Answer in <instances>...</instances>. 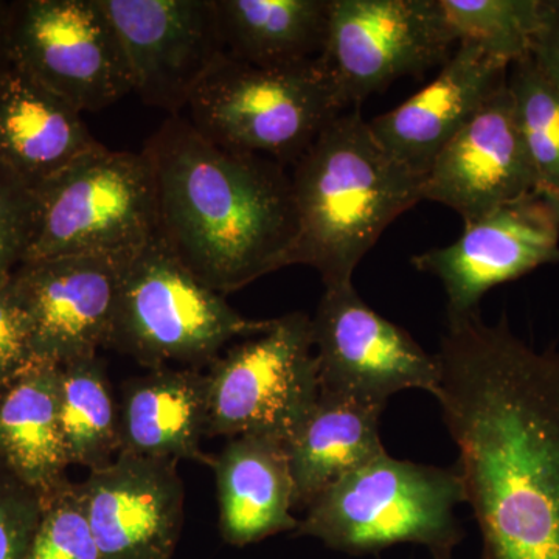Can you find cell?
Here are the masks:
<instances>
[{
  "label": "cell",
  "instance_id": "ac0fdd59",
  "mask_svg": "<svg viewBox=\"0 0 559 559\" xmlns=\"http://www.w3.org/2000/svg\"><path fill=\"white\" fill-rule=\"evenodd\" d=\"M103 143L83 114L7 62L0 69V165L38 190Z\"/></svg>",
  "mask_w": 559,
  "mask_h": 559
},
{
  "label": "cell",
  "instance_id": "e0dca14e",
  "mask_svg": "<svg viewBox=\"0 0 559 559\" xmlns=\"http://www.w3.org/2000/svg\"><path fill=\"white\" fill-rule=\"evenodd\" d=\"M510 66L473 44H459L436 80L369 120L374 138L411 170L426 176L441 150L503 86Z\"/></svg>",
  "mask_w": 559,
  "mask_h": 559
},
{
  "label": "cell",
  "instance_id": "4fadbf2b",
  "mask_svg": "<svg viewBox=\"0 0 559 559\" xmlns=\"http://www.w3.org/2000/svg\"><path fill=\"white\" fill-rule=\"evenodd\" d=\"M119 36L132 94L180 116L227 57L215 0H100Z\"/></svg>",
  "mask_w": 559,
  "mask_h": 559
},
{
  "label": "cell",
  "instance_id": "30bf717a",
  "mask_svg": "<svg viewBox=\"0 0 559 559\" xmlns=\"http://www.w3.org/2000/svg\"><path fill=\"white\" fill-rule=\"evenodd\" d=\"M454 46L439 0H330L316 60L348 110L393 81L444 64Z\"/></svg>",
  "mask_w": 559,
  "mask_h": 559
},
{
  "label": "cell",
  "instance_id": "d6986e66",
  "mask_svg": "<svg viewBox=\"0 0 559 559\" xmlns=\"http://www.w3.org/2000/svg\"><path fill=\"white\" fill-rule=\"evenodd\" d=\"M219 532L229 546L246 547L294 533L296 496L288 448L270 437H234L212 457Z\"/></svg>",
  "mask_w": 559,
  "mask_h": 559
},
{
  "label": "cell",
  "instance_id": "7a4b0ae2",
  "mask_svg": "<svg viewBox=\"0 0 559 559\" xmlns=\"http://www.w3.org/2000/svg\"><path fill=\"white\" fill-rule=\"evenodd\" d=\"M156 179L157 235L216 293L294 266L297 226L285 165L216 145L171 116L142 150Z\"/></svg>",
  "mask_w": 559,
  "mask_h": 559
},
{
  "label": "cell",
  "instance_id": "ffe728a7",
  "mask_svg": "<svg viewBox=\"0 0 559 559\" xmlns=\"http://www.w3.org/2000/svg\"><path fill=\"white\" fill-rule=\"evenodd\" d=\"M119 415V454L212 465L201 448L207 437V377L202 371L160 367L130 378L121 388Z\"/></svg>",
  "mask_w": 559,
  "mask_h": 559
},
{
  "label": "cell",
  "instance_id": "277c9868",
  "mask_svg": "<svg viewBox=\"0 0 559 559\" xmlns=\"http://www.w3.org/2000/svg\"><path fill=\"white\" fill-rule=\"evenodd\" d=\"M460 503L466 496L457 466L441 468L385 452L320 492L293 535L352 557L414 544L432 559H452L465 539L455 514Z\"/></svg>",
  "mask_w": 559,
  "mask_h": 559
},
{
  "label": "cell",
  "instance_id": "52a82bcc",
  "mask_svg": "<svg viewBox=\"0 0 559 559\" xmlns=\"http://www.w3.org/2000/svg\"><path fill=\"white\" fill-rule=\"evenodd\" d=\"M36 197L25 261L132 252L159 231L156 179L142 151L103 145L39 187Z\"/></svg>",
  "mask_w": 559,
  "mask_h": 559
},
{
  "label": "cell",
  "instance_id": "9a60e30c",
  "mask_svg": "<svg viewBox=\"0 0 559 559\" xmlns=\"http://www.w3.org/2000/svg\"><path fill=\"white\" fill-rule=\"evenodd\" d=\"M100 559H173L186 489L178 462L119 454L79 484Z\"/></svg>",
  "mask_w": 559,
  "mask_h": 559
},
{
  "label": "cell",
  "instance_id": "484cf974",
  "mask_svg": "<svg viewBox=\"0 0 559 559\" xmlns=\"http://www.w3.org/2000/svg\"><path fill=\"white\" fill-rule=\"evenodd\" d=\"M507 86L536 189L559 204V94L533 55L510 66Z\"/></svg>",
  "mask_w": 559,
  "mask_h": 559
},
{
  "label": "cell",
  "instance_id": "ba28073f",
  "mask_svg": "<svg viewBox=\"0 0 559 559\" xmlns=\"http://www.w3.org/2000/svg\"><path fill=\"white\" fill-rule=\"evenodd\" d=\"M205 377L207 437L260 436L288 444L320 395L310 316L271 319L263 333L213 360Z\"/></svg>",
  "mask_w": 559,
  "mask_h": 559
},
{
  "label": "cell",
  "instance_id": "8992f818",
  "mask_svg": "<svg viewBox=\"0 0 559 559\" xmlns=\"http://www.w3.org/2000/svg\"><path fill=\"white\" fill-rule=\"evenodd\" d=\"M187 110L210 142L285 167L344 112L318 60L260 68L229 55L202 80Z\"/></svg>",
  "mask_w": 559,
  "mask_h": 559
},
{
  "label": "cell",
  "instance_id": "8fae6325",
  "mask_svg": "<svg viewBox=\"0 0 559 559\" xmlns=\"http://www.w3.org/2000/svg\"><path fill=\"white\" fill-rule=\"evenodd\" d=\"M311 322L320 393L384 409L404 390H425L436 399L437 355L374 311L353 283L325 288Z\"/></svg>",
  "mask_w": 559,
  "mask_h": 559
},
{
  "label": "cell",
  "instance_id": "3957f363",
  "mask_svg": "<svg viewBox=\"0 0 559 559\" xmlns=\"http://www.w3.org/2000/svg\"><path fill=\"white\" fill-rule=\"evenodd\" d=\"M290 183L299 226L294 264L336 288L353 283L390 224L423 201L425 176L392 156L353 108L294 164Z\"/></svg>",
  "mask_w": 559,
  "mask_h": 559
},
{
  "label": "cell",
  "instance_id": "7c38bea8",
  "mask_svg": "<svg viewBox=\"0 0 559 559\" xmlns=\"http://www.w3.org/2000/svg\"><path fill=\"white\" fill-rule=\"evenodd\" d=\"M554 263H559V204L540 193L465 224L462 237L444 248L412 257L415 270L440 280L448 323L479 314L481 299L496 286Z\"/></svg>",
  "mask_w": 559,
  "mask_h": 559
},
{
  "label": "cell",
  "instance_id": "5b68a950",
  "mask_svg": "<svg viewBox=\"0 0 559 559\" xmlns=\"http://www.w3.org/2000/svg\"><path fill=\"white\" fill-rule=\"evenodd\" d=\"M270 323L240 314L156 235L124 264L106 348L150 370L168 362L197 369L212 364L229 342L257 336Z\"/></svg>",
  "mask_w": 559,
  "mask_h": 559
},
{
  "label": "cell",
  "instance_id": "cb8c5ba5",
  "mask_svg": "<svg viewBox=\"0 0 559 559\" xmlns=\"http://www.w3.org/2000/svg\"><path fill=\"white\" fill-rule=\"evenodd\" d=\"M60 419L69 465L98 469L119 455V403L98 356L60 367Z\"/></svg>",
  "mask_w": 559,
  "mask_h": 559
},
{
  "label": "cell",
  "instance_id": "9c48e42d",
  "mask_svg": "<svg viewBox=\"0 0 559 559\" xmlns=\"http://www.w3.org/2000/svg\"><path fill=\"white\" fill-rule=\"evenodd\" d=\"M5 50L14 68L81 114L132 94L123 47L100 0L7 3Z\"/></svg>",
  "mask_w": 559,
  "mask_h": 559
},
{
  "label": "cell",
  "instance_id": "4316f807",
  "mask_svg": "<svg viewBox=\"0 0 559 559\" xmlns=\"http://www.w3.org/2000/svg\"><path fill=\"white\" fill-rule=\"evenodd\" d=\"M28 559H100L79 484L68 480L43 499Z\"/></svg>",
  "mask_w": 559,
  "mask_h": 559
},
{
  "label": "cell",
  "instance_id": "83f0119b",
  "mask_svg": "<svg viewBox=\"0 0 559 559\" xmlns=\"http://www.w3.org/2000/svg\"><path fill=\"white\" fill-rule=\"evenodd\" d=\"M36 190L0 165V285L27 257L35 234Z\"/></svg>",
  "mask_w": 559,
  "mask_h": 559
},
{
  "label": "cell",
  "instance_id": "d4e9b609",
  "mask_svg": "<svg viewBox=\"0 0 559 559\" xmlns=\"http://www.w3.org/2000/svg\"><path fill=\"white\" fill-rule=\"evenodd\" d=\"M439 7L457 46L473 44L511 66L535 53L550 0H439Z\"/></svg>",
  "mask_w": 559,
  "mask_h": 559
},
{
  "label": "cell",
  "instance_id": "1f68e13d",
  "mask_svg": "<svg viewBox=\"0 0 559 559\" xmlns=\"http://www.w3.org/2000/svg\"><path fill=\"white\" fill-rule=\"evenodd\" d=\"M7 2H0V69L9 62L5 50Z\"/></svg>",
  "mask_w": 559,
  "mask_h": 559
},
{
  "label": "cell",
  "instance_id": "603a6c76",
  "mask_svg": "<svg viewBox=\"0 0 559 559\" xmlns=\"http://www.w3.org/2000/svg\"><path fill=\"white\" fill-rule=\"evenodd\" d=\"M231 60L260 68L316 60L325 43L330 0H215Z\"/></svg>",
  "mask_w": 559,
  "mask_h": 559
},
{
  "label": "cell",
  "instance_id": "f546056e",
  "mask_svg": "<svg viewBox=\"0 0 559 559\" xmlns=\"http://www.w3.org/2000/svg\"><path fill=\"white\" fill-rule=\"evenodd\" d=\"M32 364L31 320L9 278L0 285V382L9 384Z\"/></svg>",
  "mask_w": 559,
  "mask_h": 559
},
{
  "label": "cell",
  "instance_id": "6da1fadb",
  "mask_svg": "<svg viewBox=\"0 0 559 559\" xmlns=\"http://www.w3.org/2000/svg\"><path fill=\"white\" fill-rule=\"evenodd\" d=\"M437 358L480 559H559V349L479 312L448 323Z\"/></svg>",
  "mask_w": 559,
  "mask_h": 559
},
{
  "label": "cell",
  "instance_id": "2e32d148",
  "mask_svg": "<svg viewBox=\"0 0 559 559\" xmlns=\"http://www.w3.org/2000/svg\"><path fill=\"white\" fill-rule=\"evenodd\" d=\"M532 193L535 173L506 81L430 165L423 201L454 210L465 226Z\"/></svg>",
  "mask_w": 559,
  "mask_h": 559
},
{
  "label": "cell",
  "instance_id": "d6a6232c",
  "mask_svg": "<svg viewBox=\"0 0 559 559\" xmlns=\"http://www.w3.org/2000/svg\"><path fill=\"white\" fill-rule=\"evenodd\" d=\"M7 384H3V382H0V392H2L3 388H5Z\"/></svg>",
  "mask_w": 559,
  "mask_h": 559
},
{
  "label": "cell",
  "instance_id": "5bb4252c",
  "mask_svg": "<svg viewBox=\"0 0 559 559\" xmlns=\"http://www.w3.org/2000/svg\"><path fill=\"white\" fill-rule=\"evenodd\" d=\"M132 252L25 261L13 272L11 285L31 320L35 364L61 367L108 347L121 272Z\"/></svg>",
  "mask_w": 559,
  "mask_h": 559
},
{
  "label": "cell",
  "instance_id": "4dcf8cb0",
  "mask_svg": "<svg viewBox=\"0 0 559 559\" xmlns=\"http://www.w3.org/2000/svg\"><path fill=\"white\" fill-rule=\"evenodd\" d=\"M533 57L559 94V0H550L546 27Z\"/></svg>",
  "mask_w": 559,
  "mask_h": 559
},
{
  "label": "cell",
  "instance_id": "f1b7e54d",
  "mask_svg": "<svg viewBox=\"0 0 559 559\" xmlns=\"http://www.w3.org/2000/svg\"><path fill=\"white\" fill-rule=\"evenodd\" d=\"M43 498L0 465V559H28Z\"/></svg>",
  "mask_w": 559,
  "mask_h": 559
},
{
  "label": "cell",
  "instance_id": "44dd1931",
  "mask_svg": "<svg viewBox=\"0 0 559 559\" xmlns=\"http://www.w3.org/2000/svg\"><path fill=\"white\" fill-rule=\"evenodd\" d=\"M0 465L43 499L69 480L60 366L32 364L0 392Z\"/></svg>",
  "mask_w": 559,
  "mask_h": 559
},
{
  "label": "cell",
  "instance_id": "7402d4cb",
  "mask_svg": "<svg viewBox=\"0 0 559 559\" xmlns=\"http://www.w3.org/2000/svg\"><path fill=\"white\" fill-rule=\"evenodd\" d=\"M384 407L320 393L311 414L286 444L296 509L342 477L385 454L380 436Z\"/></svg>",
  "mask_w": 559,
  "mask_h": 559
}]
</instances>
